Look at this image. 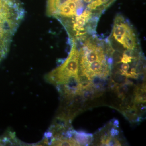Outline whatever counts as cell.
<instances>
[{
	"mask_svg": "<svg viewBox=\"0 0 146 146\" xmlns=\"http://www.w3.org/2000/svg\"><path fill=\"white\" fill-rule=\"evenodd\" d=\"M131 59H133L132 57L128 56L127 55L123 54L121 59V62L123 63H131Z\"/></svg>",
	"mask_w": 146,
	"mask_h": 146,
	"instance_id": "6",
	"label": "cell"
},
{
	"mask_svg": "<svg viewBox=\"0 0 146 146\" xmlns=\"http://www.w3.org/2000/svg\"><path fill=\"white\" fill-rule=\"evenodd\" d=\"M128 25L126 24L121 23V24H115L113 29V36H124L125 34Z\"/></svg>",
	"mask_w": 146,
	"mask_h": 146,
	"instance_id": "3",
	"label": "cell"
},
{
	"mask_svg": "<svg viewBox=\"0 0 146 146\" xmlns=\"http://www.w3.org/2000/svg\"><path fill=\"white\" fill-rule=\"evenodd\" d=\"M80 53L74 44L69 56L63 63L46 76L48 82L56 86L65 84L74 77L78 76Z\"/></svg>",
	"mask_w": 146,
	"mask_h": 146,
	"instance_id": "1",
	"label": "cell"
},
{
	"mask_svg": "<svg viewBox=\"0 0 146 146\" xmlns=\"http://www.w3.org/2000/svg\"><path fill=\"white\" fill-rule=\"evenodd\" d=\"M74 138L79 146H87L93 141V134L86 133L85 131H76L75 130Z\"/></svg>",
	"mask_w": 146,
	"mask_h": 146,
	"instance_id": "2",
	"label": "cell"
},
{
	"mask_svg": "<svg viewBox=\"0 0 146 146\" xmlns=\"http://www.w3.org/2000/svg\"><path fill=\"white\" fill-rule=\"evenodd\" d=\"M119 131L117 129H115V127H112L110 129V136L112 137H115V136H117L119 135Z\"/></svg>",
	"mask_w": 146,
	"mask_h": 146,
	"instance_id": "7",
	"label": "cell"
},
{
	"mask_svg": "<svg viewBox=\"0 0 146 146\" xmlns=\"http://www.w3.org/2000/svg\"><path fill=\"white\" fill-rule=\"evenodd\" d=\"M115 39L119 42L123 44V36H118V35H114Z\"/></svg>",
	"mask_w": 146,
	"mask_h": 146,
	"instance_id": "10",
	"label": "cell"
},
{
	"mask_svg": "<svg viewBox=\"0 0 146 146\" xmlns=\"http://www.w3.org/2000/svg\"><path fill=\"white\" fill-rule=\"evenodd\" d=\"M0 140H1V139H0Z\"/></svg>",
	"mask_w": 146,
	"mask_h": 146,
	"instance_id": "11",
	"label": "cell"
},
{
	"mask_svg": "<svg viewBox=\"0 0 146 146\" xmlns=\"http://www.w3.org/2000/svg\"><path fill=\"white\" fill-rule=\"evenodd\" d=\"M120 143L117 139L114 137H112L110 138V140L108 142V146H121Z\"/></svg>",
	"mask_w": 146,
	"mask_h": 146,
	"instance_id": "5",
	"label": "cell"
},
{
	"mask_svg": "<svg viewBox=\"0 0 146 146\" xmlns=\"http://www.w3.org/2000/svg\"><path fill=\"white\" fill-rule=\"evenodd\" d=\"M103 65H102L100 60H96L90 64L89 68L87 69H89L94 72L96 74V75L100 76L101 72Z\"/></svg>",
	"mask_w": 146,
	"mask_h": 146,
	"instance_id": "4",
	"label": "cell"
},
{
	"mask_svg": "<svg viewBox=\"0 0 146 146\" xmlns=\"http://www.w3.org/2000/svg\"><path fill=\"white\" fill-rule=\"evenodd\" d=\"M121 70L123 72H127V71L129 70L130 66L127 63H123L121 65Z\"/></svg>",
	"mask_w": 146,
	"mask_h": 146,
	"instance_id": "9",
	"label": "cell"
},
{
	"mask_svg": "<svg viewBox=\"0 0 146 146\" xmlns=\"http://www.w3.org/2000/svg\"><path fill=\"white\" fill-rule=\"evenodd\" d=\"M110 125L113 126L114 127H119V121H118L117 119H113L111 120V121H110Z\"/></svg>",
	"mask_w": 146,
	"mask_h": 146,
	"instance_id": "8",
	"label": "cell"
}]
</instances>
